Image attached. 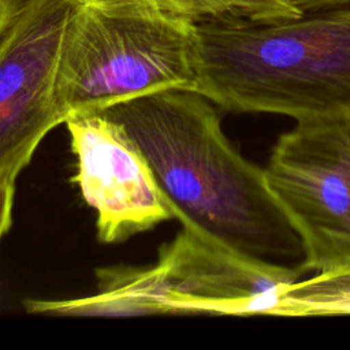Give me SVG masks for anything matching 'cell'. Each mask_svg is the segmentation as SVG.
<instances>
[{
    "mask_svg": "<svg viewBox=\"0 0 350 350\" xmlns=\"http://www.w3.org/2000/svg\"><path fill=\"white\" fill-rule=\"evenodd\" d=\"M104 112L137 144L182 226L253 258L302 261L301 239L264 168L231 145L212 101L196 92L168 90Z\"/></svg>",
    "mask_w": 350,
    "mask_h": 350,
    "instance_id": "1",
    "label": "cell"
},
{
    "mask_svg": "<svg viewBox=\"0 0 350 350\" xmlns=\"http://www.w3.org/2000/svg\"><path fill=\"white\" fill-rule=\"evenodd\" d=\"M11 3L12 0H0V31L7 21V16L11 10Z\"/></svg>",
    "mask_w": 350,
    "mask_h": 350,
    "instance_id": "12",
    "label": "cell"
},
{
    "mask_svg": "<svg viewBox=\"0 0 350 350\" xmlns=\"http://www.w3.org/2000/svg\"><path fill=\"white\" fill-rule=\"evenodd\" d=\"M302 271L232 250L182 226L156 265L105 272L96 297L48 302L56 313L193 312L275 316Z\"/></svg>",
    "mask_w": 350,
    "mask_h": 350,
    "instance_id": "4",
    "label": "cell"
},
{
    "mask_svg": "<svg viewBox=\"0 0 350 350\" xmlns=\"http://www.w3.org/2000/svg\"><path fill=\"white\" fill-rule=\"evenodd\" d=\"M302 12H313L350 4V0H291Z\"/></svg>",
    "mask_w": 350,
    "mask_h": 350,
    "instance_id": "11",
    "label": "cell"
},
{
    "mask_svg": "<svg viewBox=\"0 0 350 350\" xmlns=\"http://www.w3.org/2000/svg\"><path fill=\"white\" fill-rule=\"evenodd\" d=\"M196 86L193 21L145 0H70L57 67L64 122Z\"/></svg>",
    "mask_w": 350,
    "mask_h": 350,
    "instance_id": "3",
    "label": "cell"
},
{
    "mask_svg": "<svg viewBox=\"0 0 350 350\" xmlns=\"http://www.w3.org/2000/svg\"><path fill=\"white\" fill-rule=\"evenodd\" d=\"M70 0H12L0 31V182L15 183L64 115L57 67Z\"/></svg>",
    "mask_w": 350,
    "mask_h": 350,
    "instance_id": "6",
    "label": "cell"
},
{
    "mask_svg": "<svg viewBox=\"0 0 350 350\" xmlns=\"http://www.w3.org/2000/svg\"><path fill=\"white\" fill-rule=\"evenodd\" d=\"M78 185L97 212V237L120 242L174 217L142 152L123 124L105 112L66 119Z\"/></svg>",
    "mask_w": 350,
    "mask_h": 350,
    "instance_id": "7",
    "label": "cell"
},
{
    "mask_svg": "<svg viewBox=\"0 0 350 350\" xmlns=\"http://www.w3.org/2000/svg\"><path fill=\"white\" fill-rule=\"evenodd\" d=\"M193 22L208 18H234L272 23L301 16L291 0H145Z\"/></svg>",
    "mask_w": 350,
    "mask_h": 350,
    "instance_id": "9",
    "label": "cell"
},
{
    "mask_svg": "<svg viewBox=\"0 0 350 350\" xmlns=\"http://www.w3.org/2000/svg\"><path fill=\"white\" fill-rule=\"evenodd\" d=\"M350 314V268L297 280L283 295L276 317Z\"/></svg>",
    "mask_w": 350,
    "mask_h": 350,
    "instance_id": "8",
    "label": "cell"
},
{
    "mask_svg": "<svg viewBox=\"0 0 350 350\" xmlns=\"http://www.w3.org/2000/svg\"><path fill=\"white\" fill-rule=\"evenodd\" d=\"M196 93L234 112L350 118V4L272 23L194 22Z\"/></svg>",
    "mask_w": 350,
    "mask_h": 350,
    "instance_id": "2",
    "label": "cell"
},
{
    "mask_svg": "<svg viewBox=\"0 0 350 350\" xmlns=\"http://www.w3.org/2000/svg\"><path fill=\"white\" fill-rule=\"evenodd\" d=\"M15 183L0 182V239L7 234L12 223Z\"/></svg>",
    "mask_w": 350,
    "mask_h": 350,
    "instance_id": "10",
    "label": "cell"
},
{
    "mask_svg": "<svg viewBox=\"0 0 350 350\" xmlns=\"http://www.w3.org/2000/svg\"><path fill=\"white\" fill-rule=\"evenodd\" d=\"M267 183L297 231L299 269L350 268V118L298 122L264 167Z\"/></svg>",
    "mask_w": 350,
    "mask_h": 350,
    "instance_id": "5",
    "label": "cell"
}]
</instances>
